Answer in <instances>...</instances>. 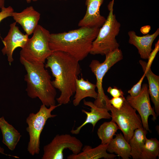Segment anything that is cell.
<instances>
[{
    "label": "cell",
    "instance_id": "6da1fadb",
    "mask_svg": "<svg viewBox=\"0 0 159 159\" xmlns=\"http://www.w3.org/2000/svg\"><path fill=\"white\" fill-rule=\"evenodd\" d=\"M47 59L45 67L50 69L55 78L52 84L60 92L56 100L61 105L67 104L75 92L76 79L81 73L79 61L61 51L52 52Z\"/></svg>",
    "mask_w": 159,
    "mask_h": 159
},
{
    "label": "cell",
    "instance_id": "7a4b0ae2",
    "mask_svg": "<svg viewBox=\"0 0 159 159\" xmlns=\"http://www.w3.org/2000/svg\"><path fill=\"white\" fill-rule=\"evenodd\" d=\"M100 29L81 27L67 32L51 34L50 48L52 52H64L79 61H82L90 53L92 42Z\"/></svg>",
    "mask_w": 159,
    "mask_h": 159
},
{
    "label": "cell",
    "instance_id": "3957f363",
    "mask_svg": "<svg viewBox=\"0 0 159 159\" xmlns=\"http://www.w3.org/2000/svg\"><path fill=\"white\" fill-rule=\"evenodd\" d=\"M20 61L26 72L24 80L27 84L26 91L28 96L32 99L38 98L47 107L55 105L56 89L44 64L31 63L21 57Z\"/></svg>",
    "mask_w": 159,
    "mask_h": 159
},
{
    "label": "cell",
    "instance_id": "277c9868",
    "mask_svg": "<svg viewBox=\"0 0 159 159\" xmlns=\"http://www.w3.org/2000/svg\"><path fill=\"white\" fill-rule=\"evenodd\" d=\"M113 0L108 5V15L92 42L91 54L105 55L119 49L120 45L116 37L119 33L121 24L113 13Z\"/></svg>",
    "mask_w": 159,
    "mask_h": 159
},
{
    "label": "cell",
    "instance_id": "5b68a950",
    "mask_svg": "<svg viewBox=\"0 0 159 159\" xmlns=\"http://www.w3.org/2000/svg\"><path fill=\"white\" fill-rule=\"evenodd\" d=\"M33 34L21 50L20 57L31 63L44 64L52 52L49 45L51 34L39 24Z\"/></svg>",
    "mask_w": 159,
    "mask_h": 159
},
{
    "label": "cell",
    "instance_id": "8992f818",
    "mask_svg": "<svg viewBox=\"0 0 159 159\" xmlns=\"http://www.w3.org/2000/svg\"><path fill=\"white\" fill-rule=\"evenodd\" d=\"M105 55V59L103 62L100 63L97 60H93L91 62L89 67L96 79V85L98 96L94 103L97 107L106 109L109 111L112 105L109 102V98L105 93L102 87L103 79L108 70L123 59V56L122 51L119 49Z\"/></svg>",
    "mask_w": 159,
    "mask_h": 159
},
{
    "label": "cell",
    "instance_id": "52a82bcc",
    "mask_svg": "<svg viewBox=\"0 0 159 159\" xmlns=\"http://www.w3.org/2000/svg\"><path fill=\"white\" fill-rule=\"evenodd\" d=\"M61 105L51 106L47 108L42 104L37 112L31 113L26 119L28 125L26 130L29 136L27 150L32 156L38 154L40 152V139L41 133L48 119L56 117V115L52 114V112Z\"/></svg>",
    "mask_w": 159,
    "mask_h": 159
},
{
    "label": "cell",
    "instance_id": "ba28073f",
    "mask_svg": "<svg viewBox=\"0 0 159 159\" xmlns=\"http://www.w3.org/2000/svg\"><path fill=\"white\" fill-rule=\"evenodd\" d=\"M110 111L112 120L117 124L128 142L135 130L143 127L139 115L136 113V110L130 105L126 99L120 109H117L112 105Z\"/></svg>",
    "mask_w": 159,
    "mask_h": 159
},
{
    "label": "cell",
    "instance_id": "9c48e42d",
    "mask_svg": "<svg viewBox=\"0 0 159 159\" xmlns=\"http://www.w3.org/2000/svg\"><path fill=\"white\" fill-rule=\"evenodd\" d=\"M83 144L75 136L69 134H57L49 144L44 146L42 159H64L63 151L68 149L77 154L82 150Z\"/></svg>",
    "mask_w": 159,
    "mask_h": 159
},
{
    "label": "cell",
    "instance_id": "30bf717a",
    "mask_svg": "<svg viewBox=\"0 0 159 159\" xmlns=\"http://www.w3.org/2000/svg\"><path fill=\"white\" fill-rule=\"evenodd\" d=\"M126 99L130 105L138 112L143 128L150 131L148 123L149 117L152 115V120L155 121L157 117L154 109L151 105L148 85L143 84L141 91L138 95L132 97L129 95Z\"/></svg>",
    "mask_w": 159,
    "mask_h": 159
},
{
    "label": "cell",
    "instance_id": "8fae6325",
    "mask_svg": "<svg viewBox=\"0 0 159 159\" xmlns=\"http://www.w3.org/2000/svg\"><path fill=\"white\" fill-rule=\"evenodd\" d=\"M16 23L15 22L10 24L8 33L2 40L4 47L1 52L4 55H6L10 65L14 61L13 54L15 49L18 47L23 48L29 39V35L23 33Z\"/></svg>",
    "mask_w": 159,
    "mask_h": 159
},
{
    "label": "cell",
    "instance_id": "7c38bea8",
    "mask_svg": "<svg viewBox=\"0 0 159 159\" xmlns=\"http://www.w3.org/2000/svg\"><path fill=\"white\" fill-rule=\"evenodd\" d=\"M87 10L85 15L79 22L81 27L100 28L106 19L101 15L100 8L103 0H85Z\"/></svg>",
    "mask_w": 159,
    "mask_h": 159
},
{
    "label": "cell",
    "instance_id": "4fadbf2b",
    "mask_svg": "<svg viewBox=\"0 0 159 159\" xmlns=\"http://www.w3.org/2000/svg\"><path fill=\"white\" fill-rule=\"evenodd\" d=\"M11 16L16 23L21 26L26 34L29 36L33 33L38 25L40 14L31 6L20 12L14 11Z\"/></svg>",
    "mask_w": 159,
    "mask_h": 159
},
{
    "label": "cell",
    "instance_id": "5bb4252c",
    "mask_svg": "<svg viewBox=\"0 0 159 159\" xmlns=\"http://www.w3.org/2000/svg\"><path fill=\"white\" fill-rule=\"evenodd\" d=\"M159 34V28L152 34H148L142 36L137 35L133 31H130L128 32V42L137 48L141 58L148 59L152 51L153 43Z\"/></svg>",
    "mask_w": 159,
    "mask_h": 159
},
{
    "label": "cell",
    "instance_id": "9a60e30c",
    "mask_svg": "<svg viewBox=\"0 0 159 159\" xmlns=\"http://www.w3.org/2000/svg\"><path fill=\"white\" fill-rule=\"evenodd\" d=\"M84 104L90 107V112L84 110H82V111L85 113L87 116L85 121L80 125L74 130L72 129L71 132L73 134L77 135L79 133L81 128L87 124H91L94 128L97 122L100 120L110 119L111 118V114L106 109L100 108L96 106L92 102L83 100Z\"/></svg>",
    "mask_w": 159,
    "mask_h": 159
},
{
    "label": "cell",
    "instance_id": "2e32d148",
    "mask_svg": "<svg viewBox=\"0 0 159 159\" xmlns=\"http://www.w3.org/2000/svg\"><path fill=\"white\" fill-rule=\"evenodd\" d=\"M141 65L148 83V90L152 102L154 106V110L157 117L159 115V76L154 74L150 67L146 66L147 62L140 60Z\"/></svg>",
    "mask_w": 159,
    "mask_h": 159
},
{
    "label": "cell",
    "instance_id": "e0dca14e",
    "mask_svg": "<svg viewBox=\"0 0 159 159\" xmlns=\"http://www.w3.org/2000/svg\"><path fill=\"white\" fill-rule=\"evenodd\" d=\"M108 144H101L97 147L92 148L90 145H85L82 148V151L77 154H72L67 157L68 159H113L117 155L108 153L107 148Z\"/></svg>",
    "mask_w": 159,
    "mask_h": 159
},
{
    "label": "cell",
    "instance_id": "ac0fdd59",
    "mask_svg": "<svg viewBox=\"0 0 159 159\" xmlns=\"http://www.w3.org/2000/svg\"><path fill=\"white\" fill-rule=\"evenodd\" d=\"M96 84L92 83L88 80H85L82 77L80 79H76L75 95L73 100L75 106L78 105L82 100L87 97L96 99L98 93L95 90Z\"/></svg>",
    "mask_w": 159,
    "mask_h": 159
},
{
    "label": "cell",
    "instance_id": "d6986e66",
    "mask_svg": "<svg viewBox=\"0 0 159 159\" xmlns=\"http://www.w3.org/2000/svg\"><path fill=\"white\" fill-rule=\"evenodd\" d=\"M0 129L2 136V143L11 151H14L19 141L21 135L4 116L0 117Z\"/></svg>",
    "mask_w": 159,
    "mask_h": 159
},
{
    "label": "cell",
    "instance_id": "ffe728a7",
    "mask_svg": "<svg viewBox=\"0 0 159 159\" xmlns=\"http://www.w3.org/2000/svg\"><path fill=\"white\" fill-rule=\"evenodd\" d=\"M107 151L115 153L123 159H129L130 156L131 148L129 143L121 133L115 135L108 144Z\"/></svg>",
    "mask_w": 159,
    "mask_h": 159
},
{
    "label": "cell",
    "instance_id": "44dd1931",
    "mask_svg": "<svg viewBox=\"0 0 159 159\" xmlns=\"http://www.w3.org/2000/svg\"><path fill=\"white\" fill-rule=\"evenodd\" d=\"M147 131L143 127L136 129L128 143L131 148L130 156L133 159H140Z\"/></svg>",
    "mask_w": 159,
    "mask_h": 159
},
{
    "label": "cell",
    "instance_id": "7402d4cb",
    "mask_svg": "<svg viewBox=\"0 0 159 159\" xmlns=\"http://www.w3.org/2000/svg\"><path fill=\"white\" fill-rule=\"evenodd\" d=\"M119 129V127L117 124L112 120L103 123L97 131V135L101 140V144H109Z\"/></svg>",
    "mask_w": 159,
    "mask_h": 159
},
{
    "label": "cell",
    "instance_id": "603a6c76",
    "mask_svg": "<svg viewBox=\"0 0 159 159\" xmlns=\"http://www.w3.org/2000/svg\"><path fill=\"white\" fill-rule=\"evenodd\" d=\"M159 155V141L156 138H146L140 159H156Z\"/></svg>",
    "mask_w": 159,
    "mask_h": 159
},
{
    "label": "cell",
    "instance_id": "cb8c5ba5",
    "mask_svg": "<svg viewBox=\"0 0 159 159\" xmlns=\"http://www.w3.org/2000/svg\"><path fill=\"white\" fill-rule=\"evenodd\" d=\"M145 77V74L141 77L138 82L134 85L130 90L128 91V93L132 97H135L138 95L142 89V84Z\"/></svg>",
    "mask_w": 159,
    "mask_h": 159
},
{
    "label": "cell",
    "instance_id": "d4e9b609",
    "mask_svg": "<svg viewBox=\"0 0 159 159\" xmlns=\"http://www.w3.org/2000/svg\"><path fill=\"white\" fill-rule=\"evenodd\" d=\"M125 99L124 96H120L113 97L109 99V101L113 107L119 110L122 107Z\"/></svg>",
    "mask_w": 159,
    "mask_h": 159
},
{
    "label": "cell",
    "instance_id": "484cf974",
    "mask_svg": "<svg viewBox=\"0 0 159 159\" xmlns=\"http://www.w3.org/2000/svg\"><path fill=\"white\" fill-rule=\"evenodd\" d=\"M1 9V11L0 12V22L4 19L8 17L11 16L12 13L14 11L13 9L10 6L7 7H4Z\"/></svg>",
    "mask_w": 159,
    "mask_h": 159
},
{
    "label": "cell",
    "instance_id": "4316f807",
    "mask_svg": "<svg viewBox=\"0 0 159 159\" xmlns=\"http://www.w3.org/2000/svg\"><path fill=\"white\" fill-rule=\"evenodd\" d=\"M159 50V40L155 44V48L153 51L151 52L148 57V61L147 62L146 66L147 67H151L152 62L155 58L157 52Z\"/></svg>",
    "mask_w": 159,
    "mask_h": 159
},
{
    "label": "cell",
    "instance_id": "83f0119b",
    "mask_svg": "<svg viewBox=\"0 0 159 159\" xmlns=\"http://www.w3.org/2000/svg\"><path fill=\"white\" fill-rule=\"evenodd\" d=\"M107 91L113 97L124 96V94L123 91L116 87H114L113 88L111 87H109Z\"/></svg>",
    "mask_w": 159,
    "mask_h": 159
},
{
    "label": "cell",
    "instance_id": "f1b7e54d",
    "mask_svg": "<svg viewBox=\"0 0 159 159\" xmlns=\"http://www.w3.org/2000/svg\"><path fill=\"white\" fill-rule=\"evenodd\" d=\"M151 29V27L149 25H146L142 27L140 29L141 32L144 34H148Z\"/></svg>",
    "mask_w": 159,
    "mask_h": 159
},
{
    "label": "cell",
    "instance_id": "f546056e",
    "mask_svg": "<svg viewBox=\"0 0 159 159\" xmlns=\"http://www.w3.org/2000/svg\"><path fill=\"white\" fill-rule=\"evenodd\" d=\"M0 153L3 154L5 155H6L9 156L13 157L14 158H19L18 157L16 156L12 155H9V154L8 155V154H5V153H4V148L1 147L0 146Z\"/></svg>",
    "mask_w": 159,
    "mask_h": 159
},
{
    "label": "cell",
    "instance_id": "4dcf8cb0",
    "mask_svg": "<svg viewBox=\"0 0 159 159\" xmlns=\"http://www.w3.org/2000/svg\"><path fill=\"white\" fill-rule=\"evenodd\" d=\"M5 0H0V9L4 7Z\"/></svg>",
    "mask_w": 159,
    "mask_h": 159
},
{
    "label": "cell",
    "instance_id": "1f68e13d",
    "mask_svg": "<svg viewBox=\"0 0 159 159\" xmlns=\"http://www.w3.org/2000/svg\"><path fill=\"white\" fill-rule=\"evenodd\" d=\"M31 1L32 0V1H37L38 0H30Z\"/></svg>",
    "mask_w": 159,
    "mask_h": 159
}]
</instances>
